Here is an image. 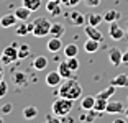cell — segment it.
Masks as SVG:
<instances>
[{
	"label": "cell",
	"mask_w": 128,
	"mask_h": 123,
	"mask_svg": "<svg viewBox=\"0 0 128 123\" xmlns=\"http://www.w3.org/2000/svg\"><path fill=\"white\" fill-rule=\"evenodd\" d=\"M12 110H13V105H12L10 102H7V104H4L2 107H0V112L4 113V115H10Z\"/></svg>",
	"instance_id": "34"
},
{
	"label": "cell",
	"mask_w": 128,
	"mask_h": 123,
	"mask_svg": "<svg viewBox=\"0 0 128 123\" xmlns=\"http://www.w3.org/2000/svg\"><path fill=\"white\" fill-rule=\"evenodd\" d=\"M61 123H76V120L71 116V113L69 115H64V116H61Z\"/></svg>",
	"instance_id": "38"
},
{
	"label": "cell",
	"mask_w": 128,
	"mask_h": 123,
	"mask_svg": "<svg viewBox=\"0 0 128 123\" xmlns=\"http://www.w3.org/2000/svg\"><path fill=\"white\" fill-rule=\"evenodd\" d=\"M18 46H20L18 43H12L7 48H4V51L0 54V61L4 66H10L18 59Z\"/></svg>",
	"instance_id": "4"
},
{
	"label": "cell",
	"mask_w": 128,
	"mask_h": 123,
	"mask_svg": "<svg viewBox=\"0 0 128 123\" xmlns=\"http://www.w3.org/2000/svg\"><path fill=\"white\" fill-rule=\"evenodd\" d=\"M58 72L61 74V77H62V79H74L76 77L74 71H72L71 67L68 66V62H66V61H61V62L58 64Z\"/></svg>",
	"instance_id": "13"
},
{
	"label": "cell",
	"mask_w": 128,
	"mask_h": 123,
	"mask_svg": "<svg viewBox=\"0 0 128 123\" xmlns=\"http://www.w3.org/2000/svg\"><path fill=\"white\" fill-rule=\"evenodd\" d=\"M31 66H33L34 71H44L46 67H48V58H44V56H36L33 59V62H31Z\"/></svg>",
	"instance_id": "18"
},
{
	"label": "cell",
	"mask_w": 128,
	"mask_h": 123,
	"mask_svg": "<svg viewBox=\"0 0 128 123\" xmlns=\"http://www.w3.org/2000/svg\"><path fill=\"white\" fill-rule=\"evenodd\" d=\"M84 33L87 34V38H90V40H95V41H104V34L98 31L97 26H92V25H86L84 26Z\"/></svg>",
	"instance_id": "10"
},
{
	"label": "cell",
	"mask_w": 128,
	"mask_h": 123,
	"mask_svg": "<svg viewBox=\"0 0 128 123\" xmlns=\"http://www.w3.org/2000/svg\"><path fill=\"white\" fill-rule=\"evenodd\" d=\"M126 34H128V28H126Z\"/></svg>",
	"instance_id": "44"
},
{
	"label": "cell",
	"mask_w": 128,
	"mask_h": 123,
	"mask_svg": "<svg viewBox=\"0 0 128 123\" xmlns=\"http://www.w3.org/2000/svg\"><path fill=\"white\" fill-rule=\"evenodd\" d=\"M107 105H108V100H105V98H98V97H95V105H94V108L97 110V112L105 113V112H107Z\"/></svg>",
	"instance_id": "30"
},
{
	"label": "cell",
	"mask_w": 128,
	"mask_h": 123,
	"mask_svg": "<svg viewBox=\"0 0 128 123\" xmlns=\"http://www.w3.org/2000/svg\"><path fill=\"white\" fill-rule=\"evenodd\" d=\"M126 100H128V97H126Z\"/></svg>",
	"instance_id": "45"
},
{
	"label": "cell",
	"mask_w": 128,
	"mask_h": 123,
	"mask_svg": "<svg viewBox=\"0 0 128 123\" xmlns=\"http://www.w3.org/2000/svg\"><path fill=\"white\" fill-rule=\"evenodd\" d=\"M120 16H122V15H120V12H118V10H115V8H110L105 15H104V22H107V23L118 22V20H120Z\"/></svg>",
	"instance_id": "23"
},
{
	"label": "cell",
	"mask_w": 128,
	"mask_h": 123,
	"mask_svg": "<svg viewBox=\"0 0 128 123\" xmlns=\"http://www.w3.org/2000/svg\"><path fill=\"white\" fill-rule=\"evenodd\" d=\"M4 74L5 72H4V64H2V66H0V82L4 80Z\"/></svg>",
	"instance_id": "41"
},
{
	"label": "cell",
	"mask_w": 128,
	"mask_h": 123,
	"mask_svg": "<svg viewBox=\"0 0 128 123\" xmlns=\"http://www.w3.org/2000/svg\"><path fill=\"white\" fill-rule=\"evenodd\" d=\"M62 48H64V44H62V41H61V38H54V36H51V40L46 43V49H48L49 52H53V54L59 52Z\"/></svg>",
	"instance_id": "14"
},
{
	"label": "cell",
	"mask_w": 128,
	"mask_h": 123,
	"mask_svg": "<svg viewBox=\"0 0 128 123\" xmlns=\"http://www.w3.org/2000/svg\"><path fill=\"white\" fill-rule=\"evenodd\" d=\"M15 33H16V36H26V34L30 33L28 23H25V22H20L18 25L15 26Z\"/></svg>",
	"instance_id": "29"
},
{
	"label": "cell",
	"mask_w": 128,
	"mask_h": 123,
	"mask_svg": "<svg viewBox=\"0 0 128 123\" xmlns=\"http://www.w3.org/2000/svg\"><path fill=\"white\" fill-rule=\"evenodd\" d=\"M62 7L64 5L61 4V0H48L46 4V12L53 16H61L62 15Z\"/></svg>",
	"instance_id": "7"
},
{
	"label": "cell",
	"mask_w": 128,
	"mask_h": 123,
	"mask_svg": "<svg viewBox=\"0 0 128 123\" xmlns=\"http://www.w3.org/2000/svg\"><path fill=\"white\" fill-rule=\"evenodd\" d=\"M0 123H4V120H2V116H0Z\"/></svg>",
	"instance_id": "43"
},
{
	"label": "cell",
	"mask_w": 128,
	"mask_h": 123,
	"mask_svg": "<svg viewBox=\"0 0 128 123\" xmlns=\"http://www.w3.org/2000/svg\"><path fill=\"white\" fill-rule=\"evenodd\" d=\"M58 95L59 97H66V98H72V100H77L82 95V86L74 79H64L61 82L59 89H58Z\"/></svg>",
	"instance_id": "1"
},
{
	"label": "cell",
	"mask_w": 128,
	"mask_h": 123,
	"mask_svg": "<svg viewBox=\"0 0 128 123\" xmlns=\"http://www.w3.org/2000/svg\"><path fill=\"white\" fill-rule=\"evenodd\" d=\"M110 84L115 87H128V74H118L110 80Z\"/></svg>",
	"instance_id": "20"
},
{
	"label": "cell",
	"mask_w": 128,
	"mask_h": 123,
	"mask_svg": "<svg viewBox=\"0 0 128 123\" xmlns=\"http://www.w3.org/2000/svg\"><path fill=\"white\" fill-rule=\"evenodd\" d=\"M72 108H74V100L72 98H66V97L58 95V98L51 105V112L58 116H64V115H69Z\"/></svg>",
	"instance_id": "2"
},
{
	"label": "cell",
	"mask_w": 128,
	"mask_h": 123,
	"mask_svg": "<svg viewBox=\"0 0 128 123\" xmlns=\"http://www.w3.org/2000/svg\"><path fill=\"white\" fill-rule=\"evenodd\" d=\"M125 112V105L122 104L120 100H108V105H107V115H118V113Z\"/></svg>",
	"instance_id": "9"
},
{
	"label": "cell",
	"mask_w": 128,
	"mask_h": 123,
	"mask_svg": "<svg viewBox=\"0 0 128 123\" xmlns=\"http://www.w3.org/2000/svg\"><path fill=\"white\" fill-rule=\"evenodd\" d=\"M46 123H61V116H58V115H54L53 112L51 113H48L46 115V120H44Z\"/></svg>",
	"instance_id": "33"
},
{
	"label": "cell",
	"mask_w": 128,
	"mask_h": 123,
	"mask_svg": "<svg viewBox=\"0 0 128 123\" xmlns=\"http://www.w3.org/2000/svg\"><path fill=\"white\" fill-rule=\"evenodd\" d=\"M0 18H2V16H0Z\"/></svg>",
	"instance_id": "46"
},
{
	"label": "cell",
	"mask_w": 128,
	"mask_h": 123,
	"mask_svg": "<svg viewBox=\"0 0 128 123\" xmlns=\"http://www.w3.org/2000/svg\"><path fill=\"white\" fill-rule=\"evenodd\" d=\"M115 92H117V87L110 84L108 87H105L104 90H100V92H98L95 97H98V98H105V100H110V98L115 95Z\"/></svg>",
	"instance_id": "19"
},
{
	"label": "cell",
	"mask_w": 128,
	"mask_h": 123,
	"mask_svg": "<svg viewBox=\"0 0 128 123\" xmlns=\"http://www.w3.org/2000/svg\"><path fill=\"white\" fill-rule=\"evenodd\" d=\"M79 2L80 0H61V4H62L64 7H68V8H74Z\"/></svg>",
	"instance_id": "36"
},
{
	"label": "cell",
	"mask_w": 128,
	"mask_h": 123,
	"mask_svg": "<svg viewBox=\"0 0 128 123\" xmlns=\"http://www.w3.org/2000/svg\"><path fill=\"white\" fill-rule=\"evenodd\" d=\"M31 54V49H30V44H20L18 46V59H25Z\"/></svg>",
	"instance_id": "31"
},
{
	"label": "cell",
	"mask_w": 128,
	"mask_h": 123,
	"mask_svg": "<svg viewBox=\"0 0 128 123\" xmlns=\"http://www.w3.org/2000/svg\"><path fill=\"white\" fill-rule=\"evenodd\" d=\"M66 16H68L69 25H72V26H86V23H87V16L84 13H80L79 10H69L66 13Z\"/></svg>",
	"instance_id": "5"
},
{
	"label": "cell",
	"mask_w": 128,
	"mask_h": 123,
	"mask_svg": "<svg viewBox=\"0 0 128 123\" xmlns=\"http://www.w3.org/2000/svg\"><path fill=\"white\" fill-rule=\"evenodd\" d=\"M100 2L102 0H84V4L87 5V7H98V5H100Z\"/></svg>",
	"instance_id": "37"
},
{
	"label": "cell",
	"mask_w": 128,
	"mask_h": 123,
	"mask_svg": "<svg viewBox=\"0 0 128 123\" xmlns=\"http://www.w3.org/2000/svg\"><path fill=\"white\" fill-rule=\"evenodd\" d=\"M22 5L30 8L31 12H38L43 5V0H22Z\"/></svg>",
	"instance_id": "26"
},
{
	"label": "cell",
	"mask_w": 128,
	"mask_h": 123,
	"mask_svg": "<svg viewBox=\"0 0 128 123\" xmlns=\"http://www.w3.org/2000/svg\"><path fill=\"white\" fill-rule=\"evenodd\" d=\"M66 62H68V66L71 67L72 71H79V67H80V62H79V59H77V56H74V58H66Z\"/></svg>",
	"instance_id": "32"
},
{
	"label": "cell",
	"mask_w": 128,
	"mask_h": 123,
	"mask_svg": "<svg viewBox=\"0 0 128 123\" xmlns=\"http://www.w3.org/2000/svg\"><path fill=\"white\" fill-rule=\"evenodd\" d=\"M62 80H64V79L61 77V74L58 72V69H56V71H49L48 74H46V77H44V82L48 84L49 87H59Z\"/></svg>",
	"instance_id": "8"
},
{
	"label": "cell",
	"mask_w": 128,
	"mask_h": 123,
	"mask_svg": "<svg viewBox=\"0 0 128 123\" xmlns=\"http://www.w3.org/2000/svg\"><path fill=\"white\" fill-rule=\"evenodd\" d=\"M123 113H125V116L128 118V107H125V112H123Z\"/></svg>",
	"instance_id": "42"
},
{
	"label": "cell",
	"mask_w": 128,
	"mask_h": 123,
	"mask_svg": "<svg viewBox=\"0 0 128 123\" xmlns=\"http://www.w3.org/2000/svg\"><path fill=\"white\" fill-rule=\"evenodd\" d=\"M62 52H64L66 58H74V56H77L79 48H77V44H74V43H69V44H66L62 48Z\"/></svg>",
	"instance_id": "24"
},
{
	"label": "cell",
	"mask_w": 128,
	"mask_h": 123,
	"mask_svg": "<svg viewBox=\"0 0 128 123\" xmlns=\"http://www.w3.org/2000/svg\"><path fill=\"white\" fill-rule=\"evenodd\" d=\"M31 13H33V12H31L30 8H26L25 5L15 8V16L18 18V22H28V20H30V16H31Z\"/></svg>",
	"instance_id": "16"
},
{
	"label": "cell",
	"mask_w": 128,
	"mask_h": 123,
	"mask_svg": "<svg viewBox=\"0 0 128 123\" xmlns=\"http://www.w3.org/2000/svg\"><path fill=\"white\" fill-rule=\"evenodd\" d=\"M66 33V28H64V25H61V23H53L51 25V30H49V34L54 38H62V34Z\"/></svg>",
	"instance_id": "22"
},
{
	"label": "cell",
	"mask_w": 128,
	"mask_h": 123,
	"mask_svg": "<svg viewBox=\"0 0 128 123\" xmlns=\"http://www.w3.org/2000/svg\"><path fill=\"white\" fill-rule=\"evenodd\" d=\"M95 105V95H86V97L80 100V108L82 110H90Z\"/></svg>",
	"instance_id": "25"
},
{
	"label": "cell",
	"mask_w": 128,
	"mask_h": 123,
	"mask_svg": "<svg viewBox=\"0 0 128 123\" xmlns=\"http://www.w3.org/2000/svg\"><path fill=\"white\" fill-rule=\"evenodd\" d=\"M51 25H53V23L49 22L48 18L40 16V18L33 20V31H31V34H33V36H36V38H44L46 34H49Z\"/></svg>",
	"instance_id": "3"
},
{
	"label": "cell",
	"mask_w": 128,
	"mask_h": 123,
	"mask_svg": "<svg viewBox=\"0 0 128 123\" xmlns=\"http://www.w3.org/2000/svg\"><path fill=\"white\" fill-rule=\"evenodd\" d=\"M84 49L86 52H97L100 49V41H95V40H90V38H87V41L84 43Z\"/></svg>",
	"instance_id": "21"
},
{
	"label": "cell",
	"mask_w": 128,
	"mask_h": 123,
	"mask_svg": "<svg viewBox=\"0 0 128 123\" xmlns=\"http://www.w3.org/2000/svg\"><path fill=\"white\" fill-rule=\"evenodd\" d=\"M122 64H125V66H128V49L123 52V58H122Z\"/></svg>",
	"instance_id": "39"
},
{
	"label": "cell",
	"mask_w": 128,
	"mask_h": 123,
	"mask_svg": "<svg viewBox=\"0 0 128 123\" xmlns=\"http://www.w3.org/2000/svg\"><path fill=\"white\" fill-rule=\"evenodd\" d=\"M16 20L18 18L15 16V13H7V15H4L0 18V26L2 28H12V26H15Z\"/></svg>",
	"instance_id": "17"
},
{
	"label": "cell",
	"mask_w": 128,
	"mask_h": 123,
	"mask_svg": "<svg viewBox=\"0 0 128 123\" xmlns=\"http://www.w3.org/2000/svg\"><path fill=\"white\" fill-rule=\"evenodd\" d=\"M86 113H80V116L79 118L82 120V122H86V123H94V120H97L98 116L102 115L100 112H97L95 108H90V110H84Z\"/></svg>",
	"instance_id": "15"
},
{
	"label": "cell",
	"mask_w": 128,
	"mask_h": 123,
	"mask_svg": "<svg viewBox=\"0 0 128 123\" xmlns=\"http://www.w3.org/2000/svg\"><path fill=\"white\" fill-rule=\"evenodd\" d=\"M100 23H104V15H98V13H90V15H87V25L98 26Z\"/></svg>",
	"instance_id": "28"
},
{
	"label": "cell",
	"mask_w": 128,
	"mask_h": 123,
	"mask_svg": "<svg viewBox=\"0 0 128 123\" xmlns=\"http://www.w3.org/2000/svg\"><path fill=\"white\" fill-rule=\"evenodd\" d=\"M12 80L15 82V86L25 87L28 84V74L23 71H13L12 72Z\"/></svg>",
	"instance_id": "11"
},
{
	"label": "cell",
	"mask_w": 128,
	"mask_h": 123,
	"mask_svg": "<svg viewBox=\"0 0 128 123\" xmlns=\"http://www.w3.org/2000/svg\"><path fill=\"white\" fill-rule=\"evenodd\" d=\"M122 58H123V52H122L118 48H110V51H108V61H110L112 66L118 67L122 64Z\"/></svg>",
	"instance_id": "12"
},
{
	"label": "cell",
	"mask_w": 128,
	"mask_h": 123,
	"mask_svg": "<svg viewBox=\"0 0 128 123\" xmlns=\"http://www.w3.org/2000/svg\"><path fill=\"white\" fill-rule=\"evenodd\" d=\"M44 123H46V122H44Z\"/></svg>",
	"instance_id": "47"
},
{
	"label": "cell",
	"mask_w": 128,
	"mask_h": 123,
	"mask_svg": "<svg viewBox=\"0 0 128 123\" xmlns=\"http://www.w3.org/2000/svg\"><path fill=\"white\" fill-rule=\"evenodd\" d=\"M112 123H126V120H125V118H115Z\"/></svg>",
	"instance_id": "40"
},
{
	"label": "cell",
	"mask_w": 128,
	"mask_h": 123,
	"mask_svg": "<svg viewBox=\"0 0 128 123\" xmlns=\"http://www.w3.org/2000/svg\"><path fill=\"white\" fill-rule=\"evenodd\" d=\"M23 116L26 120H33L38 116V108L34 107V105H28V107L23 108Z\"/></svg>",
	"instance_id": "27"
},
{
	"label": "cell",
	"mask_w": 128,
	"mask_h": 123,
	"mask_svg": "<svg viewBox=\"0 0 128 123\" xmlns=\"http://www.w3.org/2000/svg\"><path fill=\"white\" fill-rule=\"evenodd\" d=\"M7 92H8V84L5 80H2L0 82V98H4L7 95Z\"/></svg>",
	"instance_id": "35"
},
{
	"label": "cell",
	"mask_w": 128,
	"mask_h": 123,
	"mask_svg": "<svg viewBox=\"0 0 128 123\" xmlns=\"http://www.w3.org/2000/svg\"><path fill=\"white\" fill-rule=\"evenodd\" d=\"M108 34H110V38H112L113 41H122L125 36H126V31H125L117 22H113V23H110Z\"/></svg>",
	"instance_id": "6"
}]
</instances>
